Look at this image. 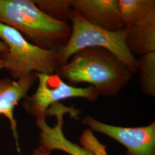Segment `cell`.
Listing matches in <instances>:
<instances>
[{
  "instance_id": "5",
  "label": "cell",
  "mask_w": 155,
  "mask_h": 155,
  "mask_svg": "<svg viewBox=\"0 0 155 155\" xmlns=\"http://www.w3.org/2000/svg\"><path fill=\"white\" fill-rule=\"evenodd\" d=\"M35 73L39 81L38 87L35 93L23 99L22 106L28 114L35 117L36 120H46L50 106L61 100L82 98L94 101L99 97L91 86L86 87H74L67 84L55 74Z\"/></svg>"
},
{
  "instance_id": "16",
  "label": "cell",
  "mask_w": 155,
  "mask_h": 155,
  "mask_svg": "<svg viewBox=\"0 0 155 155\" xmlns=\"http://www.w3.org/2000/svg\"><path fill=\"white\" fill-rule=\"evenodd\" d=\"M8 51V47L6 45L5 43L2 41V40H0V52H4Z\"/></svg>"
},
{
  "instance_id": "2",
  "label": "cell",
  "mask_w": 155,
  "mask_h": 155,
  "mask_svg": "<svg viewBox=\"0 0 155 155\" xmlns=\"http://www.w3.org/2000/svg\"><path fill=\"white\" fill-rule=\"evenodd\" d=\"M0 23L14 28L43 50L61 48L71 34V24L48 16L33 0H0Z\"/></svg>"
},
{
  "instance_id": "8",
  "label": "cell",
  "mask_w": 155,
  "mask_h": 155,
  "mask_svg": "<svg viewBox=\"0 0 155 155\" xmlns=\"http://www.w3.org/2000/svg\"><path fill=\"white\" fill-rule=\"evenodd\" d=\"M71 8L86 21L110 31L124 27L118 0H72Z\"/></svg>"
},
{
  "instance_id": "18",
  "label": "cell",
  "mask_w": 155,
  "mask_h": 155,
  "mask_svg": "<svg viewBox=\"0 0 155 155\" xmlns=\"http://www.w3.org/2000/svg\"><path fill=\"white\" fill-rule=\"evenodd\" d=\"M129 155V154H127V153H126L125 154H124V155Z\"/></svg>"
},
{
  "instance_id": "7",
  "label": "cell",
  "mask_w": 155,
  "mask_h": 155,
  "mask_svg": "<svg viewBox=\"0 0 155 155\" xmlns=\"http://www.w3.org/2000/svg\"><path fill=\"white\" fill-rule=\"evenodd\" d=\"M79 112V110L67 107L59 102L51 106L47 111L48 116H56V124L54 127H51L45 120H36V125L40 131L39 146L50 152L54 150H59L70 155H95L89 150L68 140L63 132L64 114L68 113L70 116L76 118L80 114Z\"/></svg>"
},
{
  "instance_id": "10",
  "label": "cell",
  "mask_w": 155,
  "mask_h": 155,
  "mask_svg": "<svg viewBox=\"0 0 155 155\" xmlns=\"http://www.w3.org/2000/svg\"><path fill=\"white\" fill-rule=\"evenodd\" d=\"M127 30L126 43L134 56L155 52V11Z\"/></svg>"
},
{
  "instance_id": "3",
  "label": "cell",
  "mask_w": 155,
  "mask_h": 155,
  "mask_svg": "<svg viewBox=\"0 0 155 155\" xmlns=\"http://www.w3.org/2000/svg\"><path fill=\"white\" fill-rule=\"evenodd\" d=\"M69 21L71 34L67 43L58 51L59 67L64 65L77 51L87 47H102L121 59L132 74L137 72V59L130 52L126 43L127 30L110 31L86 21L71 9Z\"/></svg>"
},
{
  "instance_id": "13",
  "label": "cell",
  "mask_w": 155,
  "mask_h": 155,
  "mask_svg": "<svg viewBox=\"0 0 155 155\" xmlns=\"http://www.w3.org/2000/svg\"><path fill=\"white\" fill-rule=\"evenodd\" d=\"M39 9L53 19L68 22L72 0H33Z\"/></svg>"
},
{
  "instance_id": "9",
  "label": "cell",
  "mask_w": 155,
  "mask_h": 155,
  "mask_svg": "<svg viewBox=\"0 0 155 155\" xmlns=\"http://www.w3.org/2000/svg\"><path fill=\"white\" fill-rule=\"evenodd\" d=\"M37 80L35 72L17 81H12L8 78H0V114L4 116L9 121L18 151L17 121L14 117V109L20 101L28 95L29 89Z\"/></svg>"
},
{
  "instance_id": "4",
  "label": "cell",
  "mask_w": 155,
  "mask_h": 155,
  "mask_svg": "<svg viewBox=\"0 0 155 155\" xmlns=\"http://www.w3.org/2000/svg\"><path fill=\"white\" fill-rule=\"evenodd\" d=\"M0 39L8 51L0 52L4 68L15 79L33 72L51 75L59 67L57 50H45L30 43L14 28L0 23Z\"/></svg>"
},
{
  "instance_id": "14",
  "label": "cell",
  "mask_w": 155,
  "mask_h": 155,
  "mask_svg": "<svg viewBox=\"0 0 155 155\" xmlns=\"http://www.w3.org/2000/svg\"><path fill=\"white\" fill-rule=\"evenodd\" d=\"M81 146L92 152L95 155H107L106 145L101 144L90 129L84 130L79 137Z\"/></svg>"
},
{
  "instance_id": "12",
  "label": "cell",
  "mask_w": 155,
  "mask_h": 155,
  "mask_svg": "<svg viewBox=\"0 0 155 155\" xmlns=\"http://www.w3.org/2000/svg\"><path fill=\"white\" fill-rule=\"evenodd\" d=\"M139 82L144 94L155 97V52L140 56L137 59Z\"/></svg>"
},
{
  "instance_id": "6",
  "label": "cell",
  "mask_w": 155,
  "mask_h": 155,
  "mask_svg": "<svg viewBox=\"0 0 155 155\" xmlns=\"http://www.w3.org/2000/svg\"><path fill=\"white\" fill-rule=\"evenodd\" d=\"M82 123L92 132L102 133L116 140L127 150L129 155H155V122L137 127H124L100 122L90 116Z\"/></svg>"
},
{
  "instance_id": "17",
  "label": "cell",
  "mask_w": 155,
  "mask_h": 155,
  "mask_svg": "<svg viewBox=\"0 0 155 155\" xmlns=\"http://www.w3.org/2000/svg\"><path fill=\"white\" fill-rule=\"evenodd\" d=\"M4 68V63L2 61V59L0 58V70Z\"/></svg>"
},
{
  "instance_id": "15",
  "label": "cell",
  "mask_w": 155,
  "mask_h": 155,
  "mask_svg": "<svg viewBox=\"0 0 155 155\" xmlns=\"http://www.w3.org/2000/svg\"><path fill=\"white\" fill-rule=\"evenodd\" d=\"M33 155H51V152L39 146L38 148L33 150Z\"/></svg>"
},
{
  "instance_id": "1",
  "label": "cell",
  "mask_w": 155,
  "mask_h": 155,
  "mask_svg": "<svg viewBox=\"0 0 155 155\" xmlns=\"http://www.w3.org/2000/svg\"><path fill=\"white\" fill-rule=\"evenodd\" d=\"M70 58L55 74L71 86L89 83L98 96H116L132 77V72L121 59L102 47L84 48Z\"/></svg>"
},
{
  "instance_id": "11",
  "label": "cell",
  "mask_w": 155,
  "mask_h": 155,
  "mask_svg": "<svg viewBox=\"0 0 155 155\" xmlns=\"http://www.w3.org/2000/svg\"><path fill=\"white\" fill-rule=\"evenodd\" d=\"M118 5L126 29L133 27L155 11V0H118Z\"/></svg>"
}]
</instances>
